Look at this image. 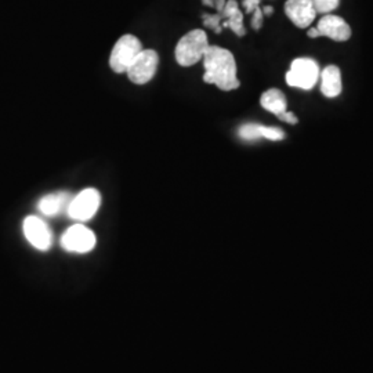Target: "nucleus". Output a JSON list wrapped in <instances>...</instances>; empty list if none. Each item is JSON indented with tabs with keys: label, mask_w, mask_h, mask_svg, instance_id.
Returning <instances> with one entry per match:
<instances>
[{
	"label": "nucleus",
	"mask_w": 373,
	"mask_h": 373,
	"mask_svg": "<svg viewBox=\"0 0 373 373\" xmlns=\"http://www.w3.org/2000/svg\"><path fill=\"white\" fill-rule=\"evenodd\" d=\"M202 60L205 67V83L216 84L224 91H231L240 87L237 62L230 50L218 46H209Z\"/></svg>",
	"instance_id": "f257e3e1"
},
{
	"label": "nucleus",
	"mask_w": 373,
	"mask_h": 373,
	"mask_svg": "<svg viewBox=\"0 0 373 373\" xmlns=\"http://www.w3.org/2000/svg\"><path fill=\"white\" fill-rule=\"evenodd\" d=\"M209 46L205 30L194 29L179 40L176 46V60L182 67H191L204 58Z\"/></svg>",
	"instance_id": "f03ea898"
},
{
	"label": "nucleus",
	"mask_w": 373,
	"mask_h": 373,
	"mask_svg": "<svg viewBox=\"0 0 373 373\" xmlns=\"http://www.w3.org/2000/svg\"><path fill=\"white\" fill-rule=\"evenodd\" d=\"M143 52L141 42L133 36V35H123L113 46L111 57H109V65L113 72L123 74L126 72L130 65L133 64L137 55Z\"/></svg>",
	"instance_id": "7ed1b4c3"
},
{
	"label": "nucleus",
	"mask_w": 373,
	"mask_h": 373,
	"mask_svg": "<svg viewBox=\"0 0 373 373\" xmlns=\"http://www.w3.org/2000/svg\"><path fill=\"white\" fill-rule=\"evenodd\" d=\"M320 77V67L313 58H296L286 72V83L291 87L311 90Z\"/></svg>",
	"instance_id": "20e7f679"
},
{
	"label": "nucleus",
	"mask_w": 373,
	"mask_h": 373,
	"mask_svg": "<svg viewBox=\"0 0 373 373\" xmlns=\"http://www.w3.org/2000/svg\"><path fill=\"white\" fill-rule=\"evenodd\" d=\"M101 204L100 192L94 188H87L71 199L67 212L68 216L78 221H87L97 213Z\"/></svg>",
	"instance_id": "39448f33"
},
{
	"label": "nucleus",
	"mask_w": 373,
	"mask_h": 373,
	"mask_svg": "<svg viewBox=\"0 0 373 373\" xmlns=\"http://www.w3.org/2000/svg\"><path fill=\"white\" fill-rule=\"evenodd\" d=\"M158 64H160V57L155 50L143 49V52L134 60L130 68L126 71L128 77L135 84H145L155 77Z\"/></svg>",
	"instance_id": "423d86ee"
},
{
	"label": "nucleus",
	"mask_w": 373,
	"mask_h": 373,
	"mask_svg": "<svg viewBox=\"0 0 373 373\" xmlns=\"http://www.w3.org/2000/svg\"><path fill=\"white\" fill-rule=\"evenodd\" d=\"M96 235L91 230L82 224H75L69 227L62 238L61 245L67 252H74V253H87L96 246Z\"/></svg>",
	"instance_id": "0eeeda50"
},
{
	"label": "nucleus",
	"mask_w": 373,
	"mask_h": 373,
	"mask_svg": "<svg viewBox=\"0 0 373 373\" xmlns=\"http://www.w3.org/2000/svg\"><path fill=\"white\" fill-rule=\"evenodd\" d=\"M23 230L28 242L38 250H48L52 246L53 234L42 218L36 216H28L24 220Z\"/></svg>",
	"instance_id": "6e6552de"
},
{
	"label": "nucleus",
	"mask_w": 373,
	"mask_h": 373,
	"mask_svg": "<svg viewBox=\"0 0 373 373\" xmlns=\"http://www.w3.org/2000/svg\"><path fill=\"white\" fill-rule=\"evenodd\" d=\"M285 13L297 28H308L317 17V11L311 0H288Z\"/></svg>",
	"instance_id": "1a4fd4ad"
},
{
	"label": "nucleus",
	"mask_w": 373,
	"mask_h": 373,
	"mask_svg": "<svg viewBox=\"0 0 373 373\" xmlns=\"http://www.w3.org/2000/svg\"><path fill=\"white\" fill-rule=\"evenodd\" d=\"M317 29L321 36L329 38L335 42H346L351 38V28L339 16L325 14L321 18Z\"/></svg>",
	"instance_id": "9d476101"
},
{
	"label": "nucleus",
	"mask_w": 373,
	"mask_h": 373,
	"mask_svg": "<svg viewBox=\"0 0 373 373\" xmlns=\"http://www.w3.org/2000/svg\"><path fill=\"white\" fill-rule=\"evenodd\" d=\"M242 140H259V138H266L269 141H281L285 138V133L279 128H272V126H263L257 123H246L240 126L238 130Z\"/></svg>",
	"instance_id": "9b49d317"
},
{
	"label": "nucleus",
	"mask_w": 373,
	"mask_h": 373,
	"mask_svg": "<svg viewBox=\"0 0 373 373\" xmlns=\"http://www.w3.org/2000/svg\"><path fill=\"white\" fill-rule=\"evenodd\" d=\"M343 90L342 72L339 67L329 65L321 74V91L328 99L338 97Z\"/></svg>",
	"instance_id": "f8f14e48"
},
{
	"label": "nucleus",
	"mask_w": 373,
	"mask_h": 373,
	"mask_svg": "<svg viewBox=\"0 0 373 373\" xmlns=\"http://www.w3.org/2000/svg\"><path fill=\"white\" fill-rule=\"evenodd\" d=\"M220 14L223 17L221 27L230 28L238 36H243L246 33V29L243 27V14L240 13L237 0L226 1V6Z\"/></svg>",
	"instance_id": "ddd939ff"
},
{
	"label": "nucleus",
	"mask_w": 373,
	"mask_h": 373,
	"mask_svg": "<svg viewBox=\"0 0 373 373\" xmlns=\"http://www.w3.org/2000/svg\"><path fill=\"white\" fill-rule=\"evenodd\" d=\"M69 202L71 199H69L68 192H55V194H49L43 196L38 204V209L45 216H55L60 213L65 206L68 208Z\"/></svg>",
	"instance_id": "4468645a"
},
{
	"label": "nucleus",
	"mask_w": 373,
	"mask_h": 373,
	"mask_svg": "<svg viewBox=\"0 0 373 373\" xmlns=\"http://www.w3.org/2000/svg\"><path fill=\"white\" fill-rule=\"evenodd\" d=\"M260 104L266 111L277 115V116L284 113L288 108V101H286L285 94L278 89H269V90L265 91L262 94Z\"/></svg>",
	"instance_id": "2eb2a0df"
},
{
	"label": "nucleus",
	"mask_w": 373,
	"mask_h": 373,
	"mask_svg": "<svg viewBox=\"0 0 373 373\" xmlns=\"http://www.w3.org/2000/svg\"><path fill=\"white\" fill-rule=\"evenodd\" d=\"M317 14H330L340 4V0H311Z\"/></svg>",
	"instance_id": "dca6fc26"
},
{
	"label": "nucleus",
	"mask_w": 373,
	"mask_h": 373,
	"mask_svg": "<svg viewBox=\"0 0 373 373\" xmlns=\"http://www.w3.org/2000/svg\"><path fill=\"white\" fill-rule=\"evenodd\" d=\"M204 24L205 27L212 28L216 33H220L221 32V21H223V17L221 14H205L204 16Z\"/></svg>",
	"instance_id": "f3484780"
},
{
	"label": "nucleus",
	"mask_w": 373,
	"mask_h": 373,
	"mask_svg": "<svg viewBox=\"0 0 373 373\" xmlns=\"http://www.w3.org/2000/svg\"><path fill=\"white\" fill-rule=\"evenodd\" d=\"M263 16L265 14H263L262 7H259V9H256L253 11V18H252V27H253V29L259 30L262 28V26H263Z\"/></svg>",
	"instance_id": "a211bd4d"
},
{
	"label": "nucleus",
	"mask_w": 373,
	"mask_h": 373,
	"mask_svg": "<svg viewBox=\"0 0 373 373\" xmlns=\"http://www.w3.org/2000/svg\"><path fill=\"white\" fill-rule=\"evenodd\" d=\"M278 119L282 121V122H286V123H289V125H296V123L299 122L297 116L294 115V112H289V111H285L284 113L278 115Z\"/></svg>",
	"instance_id": "6ab92c4d"
},
{
	"label": "nucleus",
	"mask_w": 373,
	"mask_h": 373,
	"mask_svg": "<svg viewBox=\"0 0 373 373\" xmlns=\"http://www.w3.org/2000/svg\"><path fill=\"white\" fill-rule=\"evenodd\" d=\"M246 13H253L256 9L260 7V0H243L242 1Z\"/></svg>",
	"instance_id": "aec40b11"
},
{
	"label": "nucleus",
	"mask_w": 373,
	"mask_h": 373,
	"mask_svg": "<svg viewBox=\"0 0 373 373\" xmlns=\"http://www.w3.org/2000/svg\"><path fill=\"white\" fill-rule=\"evenodd\" d=\"M307 35L311 38V39H316V38H320V32H318V29L317 28H310L308 29V32H307Z\"/></svg>",
	"instance_id": "412c9836"
},
{
	"label": "nucleus",
	"mask_w": 373,
	"mask_h": 373,
	"mask_svg": "<svg viewBox=\"0 0 373 373\" xmlns=\"http://www.w3.org/2000/svg\"><path fill=\"white\" fill-rule=\"evenodd\" d=\"M272 11H274V9H272L271 6H266V7H263V14H266V16L272 14Z\"/></svg>",
	"instance_id": "4be33fe9"
},
{
	"label": "nucleus",
	"mask_w": 373,
	"mask_h": 373,
	"mask_svg": "<svg viewBox=\"0 0 373 373\" xmlns=\"http://www.w3.org/2000/svg\"><path fill=\"white\" fill-rule=\"evenodd\" d=\"M260 1H262V0H260Z\"/></svg>",
	"instance_id": "5701e85b"
}]
</instances>
